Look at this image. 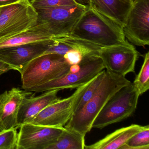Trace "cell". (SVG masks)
Here are the masks:
<instances>
[{
    "instance_id": "20",
    "label": "cell",
    "mask_w": 149,
    "mask_h": 149,
    "mask_svg": "<svg viewBox=\"0 0 149 149\" xmlns=\"http://www.w3.org/2000/svg\"><path fill=\"white\" fill-rule=\"evenodd\" d=\"M54 39L66 43L73 49L78 50L82 56L89 54L98 56L99 50L102 48L95 44L69 36L54 38Z\"/></svg>"
},
{
    "instance_id": "5",
    "label": "cell",
    "mask_w": 149,
    "mask_h": 149,
    "mask_svg": "<svg viewBox=\"0 0 149 149\" xmlns=\"http://www.w3.org/2000/svg\"><path fill=\"white\" fill-rule=\"evenodd\" d=\"M0 42L37 25L38 15L29 0L0 8Z\"/></svg>"
},
{
    "instance_id": "29",
    "label": "cell",
    "mask_w": 149,
    "mask_h": 149,
    "mask_svg": "<svg viewBox=\"0 0 149 149\" xmlns=\"http://www.w3.org/2000/svg\"><path fill=\"white\" fill-rule=\"evenodd\" d=\"M79 5L85 6H88L89 4V0H74Z\"/></svg>"
},
{
    "instance_id": "16",
    "label": "cell",
    "mask_w": 149,
    "mask_h": 149,
    "mask_svg": "<svg viewBox=\"0 0 149 149\" xmlns=\"http://www.w3.org/2000/svg\"><path fill=\"white\" fill-rule=\"evenodd\" d=\"M47 25L39 23L31 28L0 42V49L53 39Z\"/></svg>"
},
{
    "instance_id": "15",
    "label": "cell",
    "mask_w": 149,
    "mask_h": 149,
    "mask_svg": "<svg viewBox=\"0 0 149 149\" xmlns=\"http://www.w3.org/2000/svg\"><path fill=\"white\" fill-rule=\"evenodd\" d=\"M88 6L124 26L132 6L133 0H89Z\"/></svg>"
},
{
    "instance_id": "11",
    "label": "cell",
    "mask_w": 149,
    "mask_h": 149,
    "mask_svg": "<svg viewBox=\"0 0 149 149\" xmlns=\"http://www.w3.org/2000/svg\"><path fill=\"white\" fill-rule=\"evenodd\" d=\"M17 149H47L55 143L64 127H52L30 123L20 125Z\"/></svg>"
},
{
    "instance_id": "18",
    "label": "cell",
    "mask_w": 149,
    "mask_h": 149,
    "mask_svg": "<svg viewBox=\"0 0 149 149\" xmlns=\"http://www.w3.org/2000/svg\"><path fill=\"white\" fill-rule=\"evenodd\" d=\"M85 136L77 132L65 128L55 143L47 149H84Z\"/></svg>"
},
{
    "instance_id": "3",
    "label": "cell",
    "mask_w": 149,
    "mask_h": 149,
    "mask_svg": "<svg viewBox=\"0 0 149 149\" xmlns=\"http://www.w3.org/2000/svg\"><path fill=\"white\" fill-rule=\"evenodd\" d=\"M71 65L59 54L42 55L30 62L21 72L22 88H33L63 76L70 71Z\"/></svg>"
},
{
    "instance_id": "14",
    "label": "cell",
    "mask_w": 149,
    "mask_h": 149,
    "mask_svg": "<svg viewBox=\"0 0 149 149\" xmlns=\"http://www.w3.org/2000/svg\"><path fill=\"white\" fill-rule=\"evenodd\" d=\"M59 91H48L37 96L24 98L18 113L19 127L22 124L29 123L47 106L60 100L57 96Z\"/></svg>"
},
{
    "instance_id": "6",
    "label": "cell",
    "mask_w": 149,
    "mask_h": 149,
    "mask_svg": "<svg viewBox=\"0 0 149 149\" xmlns=\"http://www.w3.org/2000/svg\"><path fill=\"white\" fill-rule=\"evenodd\" d=\"M79 64L78 71H70L63 76L33 88L29 91L42 92L53 90L77 89L90 81L105 69L102 59L96 55L83 56Z\"/></svg>"
},
{
    "instance_id": "8",
    "label": "cell",
    "mask_w": 149,
    "mask_h": 149,
    "mask_svg": "<svg viewBox=\"0 0 149 149\" xmlns=\"http://www.w3.org/2000/svg\"><path fill=\"white\" fill-rule=\"evenodd\" d=\"M98 56L102 61L104 68L125 77L129 73L135 71L139 53L127 41L123 44L102 48Z\"/></svg>"
},
{
    "instance_id": "25",
    "label": "cell",
    "mask_w": 149,
    "mask_h": 149,
    "mask_svg": "<svg viewBox=\"0 0 149 149\" xmlns=\"http://www.w3.org/2000/svg\"><path fill=\"white\" fill-rule=\"evenodd\" d=\"M54 39V38H53ZM54 39V42L49 48L43 54H56L64 56L68 51L74 49L69 45L63 42Z\"/></svg>"
},
{
    "instance_id": "31",
    "label": "cell",
    "mask_w": 149,
    "mask_h": 149,
    "mask_svg": "<svg viewBox=\"0 0 149 149\" xmlns=\"http://www.w3.org/2000/svg\"><path fill=\"white\" fill-rule=\"evenodd\" d=\"M29 1H30V2H31V1H32L33 0H29Z\"/></svg>"
},
{
    "instance_id": "24",
    "label": "cell",
    "mask_w": 149,
    "mask_h": 149,
    "mask_svg": "<svg viewBox=\"0 0 149 149\" xmlns=\"http://www.w3.org/2000/svg\"><path fill=\"white\" fill-rule=\"evenodd\" d=\"M31 3L35 9L72 6L78 4L74 0H33L31 1Z\"/></svg>"
},
{
    "instance_id": "23",
    "label": "cell",
    "mask_w": 149,
    "mask_h": 149,
    "mask_svg": "<svg viewBox=\"0 0 149 149\" xmlns=\"http://www.w3.org/2000/svg\"><path fill=\"white\" fill-rule=\"evenodd\" d=\"M17 128L5 130L0 132V149H17Z\"/></svg>"
},
{
    "instance_id": "17",
    "label": "cell",
    "mask_w": 149,
    "mask_h": 149,
    "mask_svg": "<svg viewBox=\"0 0 149 149\" xmlns=\"http://www.w3.org/2000/svg\"><path fill=\"white\" fill-rule=\"evenodd\" d=\"M143 126L132 124L118 129L95 143L85 145V149H120L132 136L143 129Z\"/></svg>"
},
{
    "instance_id": "7",
    "label": "cell",
    "mask_w": 149,
    "mask_h": 149,
    "mask_svg": "<svg viewBox=\"0 0 149 149\" xmlns=\"http://www.w3.org/2000/svg\"><path fill=\"white\" fill-rule=\"evenodd\" d=\"M88 7L76 4L36 10L38 22L45 23L54 38L69 35Z\"/></svg>"
},
{
    "instance_id": "13",
    "label": "cell",
    "mask_w": 149,
    "mask_h": 149,
    "mask_svg": "<svg viewBox=\"0 0 149 149\" xmlns=\"http://www.w3.org/2000/svg\"><path fill=\"white\" fill-rule=\"evenodd\" d=\"M31 94V91L14 88L0 95V124L4 130L19 128L20 107L24 98Z\"/></svg>"
},
{
    "instance_id": "10",
    "label": "cell",
    "mask_w": 149,
    "mask_h": 149,
    "mask_svg": "<svg viewBox=\"0 0 149 149\" xmlns=\"http://www.w3.org/2000/svg\"><path fill=\"white\" fill-rule=\"evenodd\" d=\"M89 82L77 89L70 96L47 106L29 123L48 127H64L73 114L75 101Z\"/></svg>"
},
{
    "instance_id": "21",
    "label": "cell",
    "mask_w": 149,
    "mask_h": 149,
    "mask_svg": "<svg viewBox=\"0 0 149 149\" xmlns=\"http://www.w3.org/2000/svg\"><path fill=\"white\" fill-rule=\"evenodd\" d=\"M121 149H149V125L144 126L143 129L132 136Z\"/></svg>"
},
{
    "instance_id": "12",
    "label": "cell",
    "mask_w": 149,
    "mask_h": 149,
    "mask_svg": "<svg viewBox=\"0 0 149 149\" xmlns=\"http://www.w3.org/2000/svg\"><path fill=\"white\" fill-rule=\"evenodd\" d=\"M54 39L0 49V61L20 73L32 60L43 54L54 43Z\"/></svg>"
},
{
    "instance_id": "27",
    "label": "cell",
    "mask_w": 149,
    "mask_h": 149,
    "mask_svg": "<svg viewBox=\"0 0 149 149\" xmlns=\"http://www.w3.org/2000/svg\"><path fill=\"white\" fill-rule=\"evenodd\" d=\"M12 70L13 69L9 65L0 61V76Z\"/></svg>"
},
{
    "instance_id": "26",
    "label": "cell",
    "mask_w": 149,
    "mask_h": 149,
    "mask_svg": "<svg viewBox=\"0 0 149 149\" xmlns=\"http://www.w3.org/2000/svg\"><path fill=\"white\" fill-rule=\"evenodd\" d=\"M63 56L66 61L72 66L79 64L81 61L83 56L78 50L71 49L68 51Z\"/></svg>"
},
{
    "instance_id": "32",
    "label": "cell",
    "mask_w": 149,
    "mask_h": 149,
    "mask_svg": "<svg viewBox=\"0 0 149 149\" xmlns=\"http://www.w3.org/2000/svg\"><path fill=\"white\" fill-rule=\"evenodd\" d=\"M0 12H1V11H0Z\"/></svg>"
},
{
    "instance_id": "30",
    "label": "cell",
    "mask_w": 149,
    "mask_h": 149,
    "mask_svg": "<svg viewBox=\"0 0 149 149\" xmlns=\"http://www.w3.org/2000/svg\"><path fill=\"white\" fill-rule=\"evenodd\" d=\"M3 131H4L3 129H2V127H1V124H0V132H2Z\"/></svg>"
},
{
    "instance_id": "19",
    "label": "cell",
    "mask_w": 149,
    "mask_h": 149,
    "mask_svg": "<svg viewBox=\"0 0 149 149\" xmlns=\"http://www.w3.org/2000/svg\"><path fill=\"white\" fill-rule=\"evenodd\" d=\"M105 74L106 70H103L89 82L86 88L75 101L73 113L81 109L92 98L102 84Z\"/></svg>"
},
{
    "instance_id": "28",
    "label": "cell",
    "mask_w": 149,
    "mask_h": 149,
    "mask_svg": "<svg viewBox=\"0 0 149 149\" xmlns=\"http://www.w3.org/2000/svg\"><path fill=\"white\" fill-rule=\"evenodd\" d=\"M20 1V0H0V8L12 5Z\"/></svg>"
},
{
    "instance_id": "4",
    "label": "cell",
    "mask_w": 149,
    "mask_h": 149,
    "mask_svg": "<svg viewBox=\"0 0 149 149\" xmlns=\"http://www.w3.org/2000/svg\"><path fill=\"white\" fill-rule=\"evenodd\" d=\"M133 83L118 90L105 104L92 125V128L102 129L128 118L135 112L140 96Z\"/></svg>"
},
{
    "instance_id": "2",
    "label": "cell",
    "mask_w": 149,
    "mask_h": 149,
    "mask_svg": "<svg viewBox=\"0 0 149 149\" xmlns=\"http://www.w3.org/2000/svg\"><path fill=\"white\" fill-rule=\"evenodd\" d=\"M105 70V77L95 94L81 109L73 113L64 127L85 136L92 129L94 120L108 100L118 90L131 82L125 77Z\"/></svg>"
},
{
    "instance_id": "1",
    "label": "cell",
    "mask_w": 149,
    "mask_h": 149,
    "mask_svg": "<svg viewBox=\"0 0 149 149\" xmlns=\"http://www.w3.org/2000/svg\"><path fill=\"white\" fill-rule=\"evenodd\" d=\"M68 36L106 47L126 42L123 27L88 6Z\"/></svg>"
},
{
    "instance_id": "22",
    "label": "cell",
    "mask_w": 149,
    "mask_h": 149,
    "mask_svg": "<svg viewBox=\"0 0 149 149\" xmlns=\"http://www.w3.org/2000/svg\"><path fill=\"white\" fill-rule=\"evenodd\" d=\"M133 84L142 95L149 89V52L146 54L143 63Z\"/></svg>"
},
{
    "instance_id": "9",
    "label": "cell",
    "mask_w": 149,
    "mask_h": 149,
    "mask_svg": "<svg viewBox=\"0 0 149 149\" xmlns=\"http://www.w3.org/2000/svg\"><path fill=\"white\" fill-rule=\"evenodd\" d=\"M123 31L125 38L133 45H149V0H133Z\"/></svg>"
}]
</instances>
